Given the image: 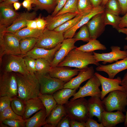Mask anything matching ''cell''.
I'll use <instances>...</instances> for the list:
<instances>
[{"mask_svg":"<svg viewBox=\"0 0 127 127\" xmlns=\"http://www.w3.org/2000/svg\"><path fill=\"white\" fill-rule=\"evenodd\" d=\"M15 73L18 86L17 97L25 102L38 97L40 87L35 74L24 75Z\"/></svg>","mask_w":127,"mask_h":127,"instance_id":"1","label":"cell"},{"mask_svg":"<svg viewBox=\"0 0 127 127\" xmlns=\"http://www.w3.org/2000/svg\"><path fill=\"white\" fill-rule=\"evenodd\" d=\"M91 64H100L95 59L93 52H87L74 49L71 51L57 66H65L80 69L88 67Z\"/></svg>","mask_w":127,"mask_h":127,"instance_id":"2","label":"cell"},{"mask_svg":"<svg viewBox=\"0 0 127 127\" xmlns=\"http://www.w3.org/2000/svg\"><path fill=\"white\" fill-rule=\"evenodd\" d=\"M64 106L70 119L85 122L89 118L87 100L84 97L68 101Z\"/></svg>","mask_w":127,"mask_h":127,"instance_id":"3","label":"cell"},{"mask_svg":"<svg viewBox=\"0 0 127 127\" xmlns=\"http://www.w3.org/2000/svg\"><path fill=\"white\" fill-rule=\"evenodd\" d=\"M0 30V62H2L3 56L5 55L21 56L20 40L12 33Z\"/></svg>","mask_w":127,"mask_h":127,"instance_id":"4","label":"cell"},{"mask_svg":"<svg viewBox=\"0 0 127 127\" xmlns=\"http://www.w3.org/2000/svg\"><path fill=\"white\" fill-rule=\"evenodd\" d=\"M102 100L107 111L119 110L124 112L126 111L127 93L124 91L116 90L111 91Z\"/></svg>","mask_w":127,"mask_h":127,"instance_id":"5","label":"cell"},{"mask_svg":"<svg viewBox=\"0 0 127 127\" xmlns=\"http://www.w3.org/2000/svg\"><path fill=\"white\" fill-rule=\"evenodd\" d=\"M18 86L16 73L3 71L0 76V97H17Z\"/></svg>","mask_w":127,"mask_h":127,"instance_id":"6","label":"cell"},{"mask_svg":"<svg viewBox=\"0 0 127 127\" xmlns=\"http://www.w3.org/2000/svg\"><path fill=\"white\" fill-rule=\"evenodd\" d=\"M64 34L46 28L38 38L35 46L46 49H53L63 42L64 39Z\"/></svg>","mask_w":127,"mask_h":127,"instance_id":"7","label":"cell"},{"mask_svg":"<svg viewBox=\"0 0 127 127\" xmlns=\"http://www.w3.org/2000/svg\"><path fill=\"white\" fill-rule=\"evenodd\" d=\"M40 85V93L52 95L64 88L66 83L60 79L51 77L49 73L44 75L35 74Z\"/></svg>","mask_w":127,"mask_h":127,"instance_id":"8","label":"cell"},{"mask_svg":"<svg viewBox=\"0 0 127 127\" xmlns=\"http://www.w3.org/2000/svg\"><path fill=\"white\" fill-rule=\"evenodd\" d=\"M101 85L99 79L94 74L83 86L79 87V90L73 95L70 101L87 96L100 98L101 91L99 87Z\"/></svg>","mask_w":127,"mask_h":127,"instance_id":"9","label":"cell"},{"mask_svg":"<svg viewBox=\"0 0 127 127\" xmlns=\"http://www.w3.org/2000/svg\"><path fill=\"white\" fill-rule=\"evenodd\" d=\"M110 48L111 51L109 53H99L93 52L94 56L97 62L102 61V63L105 64L107 63L117 62L127 57V52L124 50H121L120 47L112 46Z\"/></svg>","mask_w":127,"mask_h":127,"instance_id":"10","label":"cell"},{"mask_svg":"<svg viewBox=\"0 0 127 127\" xmlns=\"http://www.w3.org/2000/svg\"><path fill=\"white\" fill-rule=\"evenodd\" d=\"M8 55L4 65V71L14 72L24 75L30 73L26 67L24 57L21 56Z\"/></svg>","mask_w":127,"mask_h":127,"instance_id":"11","label":"cell"},{"mask_svg":"<svg viewBox=\"0 0 127 127\" xmlns=\"http://www.w3.org/2000/svg\"><path fill=\"white\" fill-rule=\"evenodd\" d=\"M95 75L99 79L101 86L100 99L102 100L108 93L116 90L124 91L123 87L120 85L121 80L120 77L118 76L113 79L107 78L102 76L97 72Z\"/></svg>","mask_w":127,"mask_h":127,"instance_id":"12","label":"cell"},{"mask_svg":"<svg viewBox=\"0 0 127 127\" xmlns=\"http://www.w3.org/2000/svg\"><path fill=\"white\" fill-rule=\"evenodd\" d=\"M104 11L94 16L86 24L91 39H96L105 30Z\"/></svg>","mask_w":127,"mask_h":127,"instance_id":"13","label":"cell"},{"mask_svg":"<svg viewBox=\"0 0 127 127\" xmlns=\"http://www.w3.org/2000/svg\"><path fill=\"white\" fill-rule=\"evenodd\" d=\"M76 41L74 38L64 39L61 43L60 48L56 53L50 63L51 67L57 66L71 51L77 47L75 45Z\"/></svg>","mask_w":127,"mask_h":127,"instance_id":"14","label":"cell"},{"mask_svg":"<svg viewBox=\"0 0 127 127\" xmlns=\"http://www.w3.org/2000/svg\"><path fill=\"white\" fill-rule=\"evenodd\" d=\"M20 13L13 9L12 5L0 4V27L7 28L11 25Z\"/></svg>","mask_w":127,"mask_h":127,"instance_id":"15","label":"cell"},{"mask_svg":"<svg viewBox=\"0 0 127 127\" xmlns=\"http://www.w3.org/2000/svg\"><path fill=\"white\" fill-rule=\"evenodd\" d=\"M65 66L52 67L49 74L52 77L58 78L66 83L77 75L81 69H74Z\"/></svg>","mask_w":127,"mask_h":127,"instance_id":"16","label":"cell"},{"mask_svg":"<svg viewBox=\"0 0 127 127\" xmlns=\"http://www.w3.org/2000/svg\"><path fill=\"white\" fill-rule=\"evenodd\" d=\"M95 73L93 67L92 66L81 69L76 76L72 78L65 83L64 88L78 89L82 83L93 76Z\"/></svg>","mask_w":127,"mask_h":127,"instance_id":"17","label":"cell"},{"mask_svg":"<svg viewBox=\"0 0 127 127\" xmlns=\"http://www.w3.org/2000/svg\"><path fill=\"white\" fill-rule=\"evenodd\" d=\"M36 15L35 11L31 12L28 11L20 13L12 24L6 28L5 32L14 33L24 28L27 27L28 20H33Z\"/></svg>","mask_w":127,"mask_h":127,"instance_id":"18","label":"cell"},{"mask_svg":"<svg viewBox=\"0 0 127 127\" xmlns=\"http://www.w3.org/2000/svg\"><path fill=\"white\" fill-rule=\"evenodd\" d=\"M105 10V7L101 5L94 7L90 12L84 16L74 26L64 33V39L73 38L79 28L86 24L94 16L104 12Z\"/></svg>","mask_w":127,"mask_h":127,"instance_id":"19","label":"cell"},{"mask_svg":"<svg viewBox=\"0 0 127 127\" xmlns=\"http://www.w3.org/2000/svg\"><path fill=\"white\" fill-rule=\"evenodd\" d=\"M95 69L97 71L106 73L109 78L114 79L118 73L127 69V57L112 64L107 65L99 64Z\"/></svg>","mask_w":127,"mask_h":127,"instance_id":"20","label":"cell"},{"mask_svg":"<svg viewBox=\"0 0 127 127\" xmlns=\"http://www.w3.org/2000/svg\"><path fill=\"white\" fill-rule=\"evenodd\" d=\"M101 118V123L104 127H114L124 122L125 115L122 112L119 110L115 112L106 111L102 113Z\"/></svg>","mask_w":127,"mask_h":127,"instance_id":"21","label":"cell"},{"mask_svg":"<svg viewBox=\"0 0 127 127\" xmlns=\"http://www.w3.org/2000/svg\"><path fill=\"white\" fill-rule=\"evenodd\" d=\"M61 43L59 44L54 48L49 49L35 46L28 52L25 56L35 59L38 58L44 59L51 63L54 58L56 53L60 48Z\"/></svg>","mask_w":127,"mask_h":127,"instance_id":"22","label":"cell"},{"mask_svg":"<svg viewBox=\"0 0 127 127\" xmlns=\"http://www.w3.org/2000/svg\"><path fill=\"white\" fill-rule=\"evenodd\" d=\"M89 118L96 117L98 121L102 122L101 116L103 112L106 111L105 106L100 98L96 96L91 97L87 100Z\"/></svg>","mask_w":127,"mask_h":127,"instance_id":"23","label":"cell"},{"mask_svg":"<svg viewBox=\"0 0 127 127\" xmlns=\"http://www.w3.org/2000/svg\"><path fill=\"white\" fill-rule=\"evenodd\" d=\"M78 14L75 13H67L54 16L48 15L44 18L47 22L46 28L49 30H54L67 21L75 17Z\"/></svg>","mask_w":127,"mask_h":127,"instance_id":"24","label":"cell"},{"mask_svg":"<svg viewBox=\"0 0 127 127\" xmlns=\"http://www.w3.org/2000/svg\"><path fill=\"white\" fill-rule=\"evenodd\" d=\"M25 103V111L23 117L24 120L29 118L34 113L45 108L38 97L29 99L26 101Z\"/></svg>","mask_w":127,"mask_h":127,"instance_id":"25","label":"cell"},{"mask_svg":"<svg viewBox=\"0 0 127 127\" xmlns=\"http://www.w3.org/2000/svg\"><path fill=\"white\" fill-rule=\"evenodd\" d=\"M67 115L64 105L57 104L47 117L46 123L49 124L52 127H56L60 121Z\"/></svg>","mask_w":127,"mask_h":127,"instance_id":"26","label":"cell"},{"mask_svg":"<svg viewBox=\"0 0 127 127\" xmlns=\"http://www.w3.org/2000/svg\"><path fill=\"white\" fill-rule=\"evenodd\" d=\"M47 117L45 108L36 112L32 117L25 119L26 127H41L46 123Z\"/></svg>","mask_w":127,"mask_h":127,"instance_id":"27","label":"cell"},{"mask_svg":"<svg viewBox=\"0 0 127 127\" xmlns=\"http://www.w3.org/2000/svg\"><path fill=\"white\" fill-rule=\"evenodd\" d=\"M77 89L63 88L55 92L53 95L57 104L64 105L68 102L69 98L76 93Z\"/></svg>","mask_w":127,"mask_h":127,"instance_id":"28","label":"cell"},{"mask_svg":"<svg viewBox=\"0 0 127 127\" xmlns=\"http://www.w3.org/2000/svg\"><path fill=\"white\" fill-rule=\"evenodd\" d=\"M75 49L84 52H91L97 50H105L107 48L96 39H90L87 44L77 47Z\"/></svg>","mask_w":127,"mask_h":127,"instance_id":"29","label":"cell"},{"mask_svg":"<svg viewBox=\"0 0 127 127\" xmlns=\"http://www.w3.org/2000/svg\"><path fill=\"white\" fill-rule=\"evenodd\" d=\"M44 30L37 28L32 29L27 27L24 28L14 33H12L20 40L28 37L38 38L42 34Z\"/></svg>","mask_w":127,"mask_h":127,"instance_id":"30","label":"cell"},{"mask_svg":"<svg viewBox=\"0 0 127 127\" xmlns=\"http://www.w3.org/2000/svg\"><path fill=\"white\" fill-rule=\"evenodd\" d=\"M38 38L28 37L21 39L20 42L21 56L24 57L27 53L35 46Z\"/></svg>","mask_w":127,"mask_h":127,"instance_id":"31","label":"cell"},{"mask_svg":"<svg viewBox=\"0 0 127 127\" xmlns=\"http://www.w3.org/2000/svg\"><path fill=\"white\" fill-rule=\"evenodd\" d=\"M38 97L41 100L46 110L47 117L57 103L52 95L39 94Z\"/></svg>","mask_w":127,"mask_h":127,"instance_id":"32","label":"cell"},{"mask_svg":"<svg viewBox=\"0 0 127 127\" xmlns=\"http://www.w3.org/2000/svg\"><path fill=\"white\" fill-rule=\"evenodd\" d=\"M50 63L43 58L36 59L35 74L44 75L49 73L51 68Z\"/></svg>","mask_w":127,"mask_h":127,"instance_id":"33","label":"cell"},{"mask_svg":"<svg viewBox=\"0 0 127 127\" xmlns=\"http://www.w3.org/2000/svg\"><path fill=\"white\" fill-rule=\"evenodd\" d=\"M84 15L83 14H78L75 17L67 21L54 30L65 33L74 26Z\"/></svg>","mask_w":127,"mask_h":127,"instance_id":"34","label":"cell"},{"mask_svg":"<svg viewBox=\"0 0 127 127\" xmlns=\"http://www.w3.org/2000/svg\"><path fill=\"white\" fill-rule=\"evenodd\" d=\"M121 17L113 14L105 9L104 11V21L106 25H110L118 31Z\"/></svg>","mask_w":127,"mask_h":127,"instance_id":"35","label":"cell"},{"mask_svg":"<svg viewBox=\"0 0 127 127\" xmlns=\"http://www.w3.org/2000/svg\"><path fill=\"white\" fill-rule=\"evenodd\" d=\"M25 106V102L17 96L12 98L11 106L12 110L17 115L23 117Z\"/></svg>","mask_w":127,"mask_h":127,"instance_id":"36","label":"cell"},{"mask_svg":"<svg viewBox=\"0 0 127 127\" xmlns=\"http://www.w3.org/2000/svg\"><path fill=\"white\" fill-rule=\"evenodd\" d=\"M57 4V0H37L36 9L45 10L48 13L53 12Z\"/></svg>","mask_w":127,"mask_h":127,"instance_id":"37","label":"cell"},{"mask_svg":"<svg viewBox=\"0 0 127 127\" xmlns=\"http://www.w3.org/2000/svg\"><path fill=\"white\" fill-rule=\"evenodd\" d=\"M77 7L79 14L85 15L94 8L89 0H77Z\"/></svg>","mask_w":127,"mask_h":127,"instance_id":"38","label":"cell"},{"mask_svg":"<svg viewBox=\"0 0 127 127\" xmlns=\"http://www.w3.org/2000/svg\"><path fill=\"white\" fill-rule=\"evenodd\" d=\"M77 0H67L62 8L56 16L60 15L67 13L79 14L77 7Z\"/></svg>","mask_w":127,"mask_h":127,"instance_id":"39","label":"cell"},{"mask_svg":"<svg viewBox=\"0 0 127 127\" xmlns=\"http://www.w3.org/2000/svg\"><path fill=\"white\" fill-rule=\"evenodd\" d=\"M105 9L115 15L119 16L121 14V9L118 0H108L106 4Z\"/></svg>","mask_w":127,"mask_h":127,"instance_id":"40","label":"cell"},{"mask_svg":"<svg viewBox=\"0 0 127 127\" xmlns=\"http://www.w3.org/2000/svg\"><path fill=\"white\" fill-rule=\"evenodd\" d=\"M24 119L22 117L16 114L12 109L11 106L0 113V123L7 119Z\"/></svg>","mask_w":127,"mask_h":127,"instance_id":"41","label":"cell"},{"mask_svg":"<svg viewBox=\"0 0 127 127\" xmlns=\"http://www.w3.org/2000/svg\"><path fill=\"white\" fill-rule=\"evenodd\" d=\"M80 28L79 31L74 36V38L76 41L81 40L88 42L91 39L87 24L83 25Z\"/></svg>","mask_w":127,"mask_h":127,"instance_id":"42","label":"cell"},{"mask_svg":"<svg viewBox=\"0 0 127 127\" xmlns=\"http://www.w3.org/2000/svg\"><path fill=\"white\" fill-rule=\"evenodd\" d=\"M25 63L27 69L32 74H35L36 72V59L26 56L24 57Z\"/></svg>","mask_w":127,"mask_h":127,"instance_id":"43","label":"cell"},{"mask_svg":"<svg viewBox=\"0 0 127 127\" xmlns=\"http://www.w3.org/2000/svg\"><path fill=\"white\" fill-rule=\"evenodd\" d=\"M2 123L8 127H26L25 121L24 119H7L3 120Z\"/></svg>","mask_w":127,"mask_h":127,"instance_id":"44","label":"cell"},{"mask_svg":"<svg viewBox=\"0 0 127 127\" xmlns=\"http://www.w3.org/2000/svg\"><path fill=\"white\" fill-rule=\"evenodd\" d=\"M12 99V98L7 96L0 97V113L11 106Z\"/></svg>","mask_w":127,"mask_h":127,"instance_id":"45","label":"cell"},{"mask_svg":"<svg viewBox=\"0 0 127 127\" xmlns=\"http://www.w3.org/2000/svg\"><path fill=\"white\" fill-rule=\"evenodd\" d=\"M37 29L44 30L46 28L47 22L44 18L42 17L41 14L37 18H36Z\"/></svg>","mask_w":127,"mask_h":127,"instance_id":"46","label":"cell"},{"mask_svg":"<svg viewBox=\"0 0 127 127\" xmlns=\"http://www.w3.org/2000/svg\"><path fill=\"white\" fill-rule=\"evenodd\" d=\"M85 127H104L102 123H99L93 118H89L85 122Z\"/></svg>","mask_w":127,"mask_h":127,"instance_id":"47","label":"cell"},{"mask_svg":"<svg viewBox=\"0 0 127 127\" xmlns=\"http://www.w3.org/2000/svg\"><path fill=\"white\" fill-rule=\"evenodd\" d=\"M67 0H57V4L51 16H55L63 7Z\"/></svg>","mask_w":127,"mask_h":127,"instance_id":"48","label":"cell"},{"mask_svg":"<svg viewBox=\"0 0 127 127\" xmlns=\"http://www.w3.org/2000/svg\"><path fill=\"white\" fill-rule=\"evenodd\" d=\"M70 119L67 115L65 116L58 123L56 127H70Z\"/></svg>","mask_w":127,"mask_h":127,"instance_id":"49","label":"cell"},{"mask_svg":"<svg viewBox=\"0 0 127 127\" xmlns=\"http://www.w3.org/2000/svg\"><path fill=\"white\" fill-rule=\"evenodd\" d=\"M121 9V14L124 15L127 12V0H118Z\"/></svg>","mask_w":127,"mask_h":127,"instance_id":"50","label":"cell"},{"mask_svg":"<svg viewBox=\"0 0 127 127\" xmlns=\"http://www.w3.org/2000/svg\"><path fill=\"white\" fill-rule=\"evenodd\" d=\"M70 125L71 127H85V122L71 119L70 120Z\"/></svg>","mask_w":127,"mask_h":127,"instance_id":"51","label":"cell"},{"mask_svg":"<svg viewBox=\"0 0 127 127\" xmlns=\"http://www.w3.org/2000/svg\"><path fill=\"white\" fill-rule=\"evenodd\" d=\"M127 26V12L121 17V19L119 25V28L125 27Z\"/></svg>","mask_w":127,"mask_h":127,"instance_id":"52","label":"cell"},{"mask_svg":"<svg viewBox=\"0 0 127 127\" xmlns=\"http://www.w3.org/2000/svg\"><path fill=\"white\" fill-rule=\"evenodd\" d=\"M33 3L31 0H24L21 4L23 7L27 9L28 11L32 9V4Z\"/></svg>","mask_w":127,"mask_h":127,"instance_id":"53","label":"cell"},{"mask_svg":"<svg viewBox=\"0 0 127 127\" xmlns=\"http://www.w3.org/2000/svg\"><path fill=\"white\" fill-rule=\"evenodd\" d=\"M27 27L32 29L37 28L36 19L27 21Z\"/></svg>","mask_w":127,"mask_h":127,"instance_id":"54","label":"cell"},{"mask_svg":"<svg viewBox=\"0 0 127 127\" xmlns=\"http://www.w3.org/2000/svg\"><path fill=\"white\" fill-rule=\"evenodd\" d=\"M120 84L123 87L124 91L127 93V72L121 80Z\"/></svg>","mask_w":127,"mask_h":127,"instance_id":"55","label":"cell"},{"mask_svg":"<svg viewBox=\"0 0 127 127\" xmlns=\"http://www.w3.org/2000/svg\"><path fill=\"white\" fill-rule=\"evenodd\" d=\"M94 7L101 5L103 0H89Z\"/></svg>","mask_w":127,"mask_h":127,"instance_id":"56","label":"cell"},{"mask_svg":"<svg viewBox=\"0 0 127 127\" xmlns=\"http://www.w3.org/2000/svg\"><path fill=\"white\" fill-rule=\"evenodd\" d=\"M19 0H4L1 3L2 4L8 5H12V4L18 1Z\"/></svg>","mask_w":127,"mask_h":127,"instance_id":"57","label":"cell"},{"mask_svg":"<svg viewBox=\"0 0 127 127\" xmlns=\"http://www.w3.org/2000/svg\"><path fill=\"white\" fill-rule=\"evenodd\" d=\"M118 31L119 33H121L126 35V36L125 39L127 40V26L124 28H119Z\"/></svg>","mask_w":127,"mask_h":127,"instance_id":"58","label":"cell"},{"mask_svg":"<svg viewBox=\"0 0 127 127\" xmlns=\"http://www.w3.org/2000/svg\"><path fill=\"white\" fill-rule=\"evenodd\" d=\"M22 4L18 1L14 3L13 5L16 10H19Z\"/></svg>","mask_w":127,"mask_h":127,"instance_id":"59","label":"cell"},{"mask_svg":"<svg viewBox=\"0 0 127 127\" xmlns=\"http://www.w3.org/2000/svg\"><path fill=\"white\" fill-rule=\"evenodd\" d=\"M124 126L125 127H127V109L125 115V119L124 122Z\"/></svg>","mask_w":127,"mask_h":127,"instance_id":"60","label":"cell"},{"mask_svg":"<svg viewBox=\"0 0 127 127\" xmlns=\"http://www.w3.org/2000/svg\"><path fill=\"white\" fill-rule=\"evenodd\" d=\"M108 0H103L101 5L103 6H105Z\"/></svg>","mask_w":127,"mask_h":127,"instance_id":"61","label":"cell"},{"mask_svg":"<svg viewBox=\"0 0 127 127\" xmlns=\"http://www.w3.org/2000/svg\"><path fill=\"white\" fill-rule=\"evenodd\" d=\"M33 4L36 5L37 4V0H31Z\"/></svg>","mask_w":127,"mask_h":127,"instance_id":"62","label":"cell"},{"mask_svg":"<svg viewBox=\"0 0 127 127\" xmlns=\"http://www.w3.org/2000/svg\"><path fill=\"white\" fill-rule=\"evenodd\" d=\"M124 50L127 53V44L125 45L124 47Z\"/></svg>","mask_w":127,"mask_h":127,"instance_id":"63","label":"cell"},{"mask_svg":"<svg viewBox=\"0 0 127 127\" xmlns=\"http://www.w3.org/2000/svg\"><path fill=\"white\" fill-rule=\"evenodd\" d=\"M4 0H0V3L2 2H3Z\"/></svg>","mask_w":127,"mask_h":127,"instance_id":"64","label":"cell"}]
</instances>
